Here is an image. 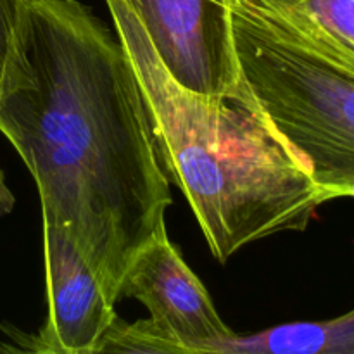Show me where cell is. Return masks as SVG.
Masks as SVG:
<instances>
[{
    "label": "cell",
    "mask_w": 354,
    "mask_h": 354,
    "mask_svg": "<svg viewBox=\"0 0 354 354\" xmlns=\"http://www.w3.org/2000/svg\"><path fill=\"white\" fill-rule=\"evenodd\" d=\"M0 131L37 183L41 220L116 304L138 252L166 234L171 192L130 59L78 0H28Z\"/></svg>",
    "instance_id": "1"
},
{
    "label": "cell",
    "mask_w": 354,
    "mask_h": 354,
    "mask_svg": "<svg viewBox=\"0 0 354 354\" xmlns=\"http://www.w3.org/2000/svg\"><path fill=\"white\" fill-rule=\"evenodd\" d=\"M106 6L133 68L162 169L189 201L214 258L227 263L252 242L303 232L327 199L242 83L221 99L182 88L137 21L114 0Z\"/></svg>",
    "instance_id": "2"
},
{
    "label": "cell",
    "mask_w": 354,
    "mask_h": 354,
    "mask_svg": "<svg viewBox=\"0 0 354 354\" xmlns=\"http://www.w3.org/2000/svg\"><path fill=\"white\" fill-rule=\"evenodd\" d=\"M241 83L328 201L354 197V66L266 0H232Z\"/></svg>",
    "instance_id": "3"
},
{
    "label": "cell",
    "mask_w": 354,
    "mask_h": 354,
    "mask_svg": "<svg viewBox=\"0 0 354 354\" xmlns=\"http://www.w3.org/2000/svg\"><path fill=\"white\" fill-rule=\"evenodd\" d=\"M144 30L168 75L189 92L221 99L241 90L232 0H114Z\"/></svg>",
    "instance_id": "4"
},
{
    "label": "cell",
    "mask_w": 354,
    "mask_h": 354,
    "mask_svg": "<svg viewBox=\"0 0 354 354\" xmlns=\"http://www.w3.org/2000/svg\"><path fill=\"white\" fill-rule=\"evenodd\" d=\"M123 297H133L144 304L152 327L185 348L235 334L221 320L207 289L166 234L133 259L121 282L120 299Z\"/></svg>",
    "instance_id": "5"
},
{
    "label": "cell",
    "mask_w": 354,
    "mask_h": 354,
    "mask_svg": "<svg viewBox=\"0 0 354 354\" xmlns=\"http://www.w3.org/2000/svg\"><path fill=\"white\" fill-rule=\"evenodd\" d=\"M41 223L48 310L37 332L62 351L86 354L116 318L114 303L75 242L50 221Z\"/></svg>",
    "instance_id": "6"
},
{
    "label": "cell",
    "mask_w": 354,
    "mask_h": 354,
    "mask_svg": "<svg viewBox=\"0 0 354 354\" xmlns=\"http://www.w3.org/2000/svg\"><path fill=\"white\" fill-rule=\"evenodd\" d=\"M189 349L197 354H354V310L330 320L290 322Z\"/></svg>",
    "instance_id": "7"
},
{
    "label": "cell",
    "mask_w": 354,
    "mask_h": 354,
    "mask_svg": "<svg viewBox=\"0 0 354 354\" xmlns=\"http://www.w3.org/2000/svg\"><path fill=\"white\" fill-rule=\"evenodd\" d=\"M311 44L354 66V0H266Z\"/></svg>",
    "instance_id": "8"
},
{
    "label": "cell",
    "mask_w": 354,
    "mask_h": 354,
    "mask_svg": "<svg viewBox=\"0 0 354 354\" xmlns=\"http://www.w3.org/2000/svg\"><path fill=\"white\" fill-rule=\"evenodd\" d=\"M69 354V353H68ZM86 354H197L159 334L149 318L127 322L116 315L99 344Z\"/></svg>",
    "instance_id": "9"
},
{
    "label": "cell",
    "mask_w": 354,
    "mask_h": 354,
    "mask_svg": "<svg viewBox=\"0 0 354 354\" xmlns=\"http://www.w3.org/2000/svg\"><path fill=\"white\" fill-rule=\"evenodd\" d=\"M26 6L28 0H0V93L19 48ZM10 207L12 196L7 190L0 171V213H7Z\"/></svg>",
    "instance_id": "10"
},
{
    "label": "cell",
    "mask_w": 354,
    "mask_h": 354,
    "mask_svg": "<svg viewBox=\"0 0 354 354\" xmlns=\"http://www.w3.org/2000/svg\"><path fill=\"white\" fill-rule=\"evenodd\" d=\"M2 332L0 354H68L44 341L38 332H24L9 324L2 325Z\"/></svg>",
    "instance_id": "11"
}]
</instances>
